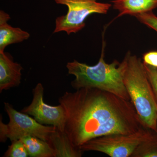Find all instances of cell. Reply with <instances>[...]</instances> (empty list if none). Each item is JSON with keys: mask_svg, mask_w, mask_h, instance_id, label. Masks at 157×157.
Segmentation results:
<instances>
[{"mask_svg": "<svg viewBox=\"0 0 157 157\" xmlns=\"http://www.w3.org/2000/svg\"><path fill=\"white\" fill-rule=\"evenodd\" d=\"M28 152L24 144L21 139L11 141V145L9 146L3 157H27Z\"/></svg>", "mask_w": 157, "mask_h": 157, "instance_id": "cell-14", "label": "cell"}, {"mask_svg": "<svg viewBox=\"0 0 157 157\" xmlns=\"http://www.w3.org/2000/svg\"><path fill=\"white\" fill-rule=\"evenodd\" d=\"M55 152L56 157H80L82 153L79 147L74 146L65 131L57 128L48 141Z\"/></svg>", "mask_w": 157, "mask_h": 157, "instance_id": "cell-10", "label": "cell"}, {"mask_svg": "<svg viewBox=\"0 0 157 157\" xmlns=\"http://www.w3.org/2000/svg\"><path fill=\"white\" fill-rule=\"evenodd\" d=\"M44 88L38 83L33 89V99L29 105L25 107L21 112L32 116L39 123L52 126L59 130L65 131L66 116L65 109L61 104L50 106L43 99Z\"/></svg>", "mask_w": 157, "mask_h": 157, "instance_id": "cell-7", "label": "cell"}, {"mask_svg": "<svg viewBox=\"0 0 157 157\" xmlns=\"http://www.w3.org/2000/svg\"><path fill=\"white\" fill-rule=\"evenodd\" d=\"M142 61L145 64L157 68V51H150L144 54Z\"/></svg>", "mask_w": 157, "mask_h": 157, "instance_id": "cell-17", "label": "cell"}, {"mask_svg": "<svg viewBox=\"0 0 157 157\" xmlns=\"http://www.w3.org/2000/svg\"><path fill=\"white\" fill-rule=\"evenodd\" d=\"M131 157H157V132L140 143Z\"/></svg>", "mask_w": 157, "mask_h": 157, "instance_id": "cell-13", "label": "cell"}, {"mask_svg": "<svg viewBox=\"0 0 157 157\" xmlns=\"http://www.w3.org/2000/svg\"><path fill=\"white\" fill-rule=\"evenodd\" d=\"M11 17L4 11H0V52L11 44L20 43L29 39L28 32L19 28L11 26L7 23Z\"/></svg>", "mask_w": 157, "mask_h": 157, "instance_id": "cell-9", "label": "cell"}, {"mask_svg": "<svg viewBox=\"0 0 157 157\" xmlns=\"http://www.w3.org/2000/svg\"><path fill=\"white\" fill-rule=\"evenodd\" d=\"M21 140L24 144L29 156L56 157L54 150L47 141L31 136H25Z\"/></svg>", "mask_w": 157, "mask_h": 157, "instance_id": "cell-12", "label": "cell"}, {"mask_svg": "<svg viewBox=\"0 0 157 157\" xmlns=\"http://www.w3.org/2000/svg\"><path fill=\"white\" fill-rule=\"evenodd\" d=\"M135 17L140 23L157 33V16L152 11L138 14Z\"/></svg>", "mask_w": 157, "mask_h": 157, "instance_id": "cell-15", "label": "cell"}, {"mask_svg": "<svg viewBox=\"0 0 157 157\" xmlns=\"http://www.w3.org/2000/svg\"><path fill=\"white\" fill-rule=\"evenodd\" d=\"M65 109V132L79 147L92 139L146 128L131 101L97 88L66 92L59 99Z\"/></svg>", "mask_w": 157, "mask_h": 157, "instance_id": "cell-1", "label": "cell"}, {"mask_svg": "<svg viewBox=\"0 0 157 157\" xmlns=\"http://www.w3.org/2000/svg\"><path fill=\"white\" fill-rule=\"evenodd\" d=\"M23 69L21 65L13 61L8 54L0 52V92L20 84Z\"/></svg>", "mask_w": 157, "mask_h": 157, "instance_id": "cell-8", "label": "cell"}, {"mask_svg": "<svg viewBox=\"0 0 157 157\" xmlns=\"http://www.w3.org/2000/svg\"><path fill=\"white\" fill-rule=\"evenodd\" d=\"M112 3L113 9L118 11L117 17L125 15L135 17L157 8V0H113Z\"/></svg>", "mask_w": 157, "mask_h": 157, "instance_id": "cell-11", "label": "cell"}, {"mask_svg": "<svg viewBox=\"0 0 157 157\" xmlns=\"http://www.w3.org/2000/svg\"><path fill=\"white\" fill-rule=\"evenodd\" d=\"M124 82L130 101L146 128L157 132V102L142 59L128 51Z\"/></svg>", "mask_w": 157, "mask_h": 157, "instance_id": "cell-3", "label": "cell"}, {"mask_svg": "<svg viewBox=\"0 0 157 157\" xmlns=\"http://www.w3.org/2000/svg\"><path fill=\"white\" fill-rule=\"evenodd\" d=\"M5 111L9 116V123L4 124L0 121V141L6 142L19 140L27 136L38 137L48 142L51 135L57 128L52 126L39 123L34 118L14 109L8 103H4Z\"/></svg>", "mask_w": 157, "mask_h": 157, "instance_id": "cell-4", "label": "cell"}, {"mask_svg": "<svg viewBox=\"0 0 157 157\" xmlns=\"http://www.w3.org/2000/svg\"><path fill=\"white\" fill-rule=\"evenodd\" d=\"M58 5L67 6L65 15L57 17L54 33L64 32L68 35L76 33L86 25L87 17L94 14H106L112 5L97 0H54Z\"/></svg>", "mask_w": 157, "mask_h": 157, "instance_id": "cell-5", "label": "cell"}, {"mask_svg": "<svg viewBox=\"0 0 157 157\" xmlns=\"http://www.w3.org/2000/svg\"><path fill=\"white\" fill-rule=\"evenodd\" d=\"M155 131L144 128L129 135L117 134L97 137L79 147L82 152H100L111 157H131L140 143Z\"/></svg>", "mask_w": 157, "mask_h": 157, "instance_id": "cell-6", "label": "cell"}, {"mask_svg": "<svg viewBox=\"0 0 157 157\" xmlns=\"http://www.w3.org/2000/svg\"><path fill=\"white\" fill-rule=\"evenodd\" d=\"M105 46L106 43L103 40L101 56L94 66L76 60L68 62V74L75 76V79L71 82V86L76 90L84 88L98 89L131 101L124 82L128 63L126 54L121 63L115 60L111 63H107L104 59Z\"/></svg>", "mask_w": 157, "mask_h": 157, "instance_id": "cell-2", "label": "cell"}, {"mask_svg": "<svg viewBox=\"0 0 157 157\" xmlns=\"http://www.w3.org/2000/svg\"><path fill=\"white\" fill-rule=\"evenodd\" d=\"M144 66L147 76L157 102V68L145 64H144Z\"/></svg>", "mask_w": 157, "mask_h": 157, "instance_id": "cell-16", "label": "cell"}]
</instances>
